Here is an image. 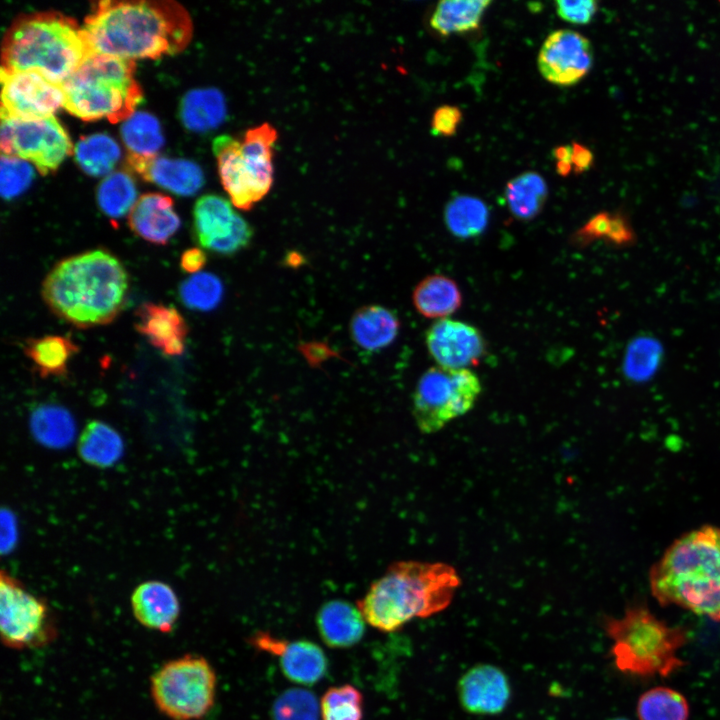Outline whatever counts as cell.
Wrapping results in <instances>:
<instances>
[{"label": "cell", "mask_w": 720, "mask_h": 720, "mask_svg": "<svg viewBox=\"0 0 720 720\" xmlns=\"http://www.w3.org/2000/svg\"><path fill=\"white\" fill-rule=\"evenodd\" d=\"M82 30L94 54L134 60L181 52L193 26L187 10L172 0H104L92 8Z\"/></svg>", "instance_id": "1"}, {"label": "cell", "mask_w": 720, "mask_h": 720, "mask_svg": "<svg viewBox=\"0 0 720 720\" xmlns=\"http://www.w3.org/2000/svg\"><path fill=\"white\" fill-rule=\"evenodd\" d=\"M128 288L121 261L94 249L59 261L42 283V297L57 317L88 328L112 322L125 306Z\"/></svg>", "instance_id": "2"}, {"label": "cell", "mask_w": 720, "mask_h": 720, "mask_svg": "<svg viewBox=\"0 0 720 720\" xmlns=\"http://www.w3.org/2000/svg\"><path fill=\"white\" fill-rule=\"evenodd\" d=\"M460 585L459 574L449 564L399 561L371 584L356 605L371 627L395 632L415 618L445 610Z\"/></svg>", "instance_id": "3"}, {"label": "cell", "mask_w": 720, "mask_h": 720, "mask_svg": "<svg viewBox=\"0 0 720 720\" xmlns=\"http://www.w3.org/2000/svg\"><path fill=\"white\" fill-rule=\"evenodd\" d=\"M653 596L720 621V528L706 525L676 539L649 572Z\"/></svg>", "instance_id": "4"}, {"label": "cell", "mask_w": 720, "mask_h": 720, "mask_svg": "<svg viewBox=\"0 0 720 720\" xmlns=\"http://www.w3.org/2000/svg\"><path fill=\"white\" fill-rule=\"evenodd\" d=\"M93 55L73 18L56 11L37 12L17 18L7 30L1 69H36L62 84Z\"/></svg>", "instance_id": "5"}, {"label": "cell", "mask_w": 720, "mask_h": 720, "mask_svg": "<svg viewBox=\"0 0 720 720\" xmlns=\"http://www.w3.org/2000/svg\"><path fill=\"white\" fill-rule=\"evenodd\" d=\"M135 61L94 54L63 83L65 108L84 121H125L143 98Z\"/></svg>", "instance_id": "6"}, {"label": "cell", "mask_w": 720, "mask_h": 720, "mask_svg": "<svg viewBox=\"0 0 720 720\" xmlns=\"http://www.w3.org/2000/svg\"><path fill=\"white\" fill-rule=\"evenodd\" d=\"M604 628L613 641L615 664L623 672L667 676L684 664L677 652L687 641L686 631L668 626L646 608L632 607L620 618L607 617Z\"/></svg>", "instance_id": "7"}, {"label": "cell", "mask_w": 720, "mask_h": 720, "mask_svg": "<svg viewBox=\"0 0 720 720\" xmlns=\"http://www.w3.org/2000/svg\"><path fill=\"white\" fill-rule=\"evenodd\" d=\"M150 683L156 707L171 720H200L215 702L216 673L200 655L187 654L165 663Z\"/></svg>", "instance_id": "8"}, {"label": "cell", "mask_w": 720, "mask_h": 720, "mask_svg": "<svg viewBox=\"0 0 720 720\" xmlns=\"http://www.w3.org/2000/svg\"><path fill=\"white\" fill-rule=\"evenodd\" d=\"M481 393L470 369L431 367L419 378L412 413L421 433L434 434L472 409Z\"/></svg>", "instance_id": "9"}, {"label": "cell", "mask_w": 720, "mask_h": 720, "mask_svg": "<svg viewBox=\"0 0 720 720\" xmlns=\"http://www.w3.org/2000/svg\"><path fill=\"white\" fill-rule=\"evenodd\" d=\"M56 633L55 620L46 601L2 571L0 634L3 644L17 650L43 647L55 639Z\"/></svg>", "instance_id": "10"}, {"label": "cell", "mask_w": 720, "mask_h": 720, "mask_svg": "<svg viewBox=\"0 0 720 720\" xmlns=\"http://www.w3.org/2000/svg\"><path fill=\"white\" fill-rule=\"evenodd\" d=\"M1 152L32 162L42 175L72 153L71 140L55 116L20 119L1 115Z\"/></svg>", "instance_id": "11"}, {"label": "cell", "mask_w": 720, "mask_h": 720, "mask_svg": "<svg viewBox=\"0 0 720 720\" xmlns=\"http://www.w3.org/2000/svg\"><path fill=\"white\" fill-rule=\"evenodd\" d=\"M1 115L38 119L53 116L63 107L62 84L36 69L12 71L1 69Z\"/></svg>", "instance_id": "12"}, {"label": "cell", "mask_w": 720, "mask_h": 720, "mask_svg": "<svg viewBox=\"0 0 720 720\" xmlns=\"http://www.w3.org/2000/svg\"><path fill=\"white\" fill-rule=\"evenodd\" d=\"M193 231L198 244L219 255H232L251 241L250 224L218 195H204L195 203Z\"/></svg>", "instance_id": "13"}, {"label": "cell", "mask_w": 720, "mask_h": 720, "mask_svg": "<svg viewBox=\"0 0 720 720\" xmlns=\"http://www.w3.org/2000/svg\"><path fill=\"white\" fill-rule=\"evenodd\" d=\"M255 650L277 658L283 675L301 686H313L328 672L324 650L306 639L288 640L267 631H256L248 638Z\"/></svg>", "instance_id": "14"}, {"label": "cell", "mask_w": 720, "mask_h": 720, "mask_svg": "<svg viewBox=\"0 0 720 720\" xmlns=\"http://www.w3.org/2000/svg\"><path fill=\"white\" fill-rule=\"evenodd\" d=\"M593 62L592 46L583 35L569 29L551 32L537 58L541 75L550 83L571 86L584 78Z\"/></svg>", "instance_id": "15"}, {"label": "cell", "mask_w": 720, "mask_h": 720, "mask_svg": "<svg viewBox=\"0 0 720 720\" xmlns=\"http://www.w3.org/2000/svg\"><path fill=\"white\" fill-rule=\"evenodd\" d=\"M425 341L438 366L449 369H468L478 364L486 351L485 340L476 327L449 318L435 321Z\"/></svg>", "instance_id": "16"}, {"label": "cell", "mask_w": 720, "mask_h": 720, "mask_svg": "<svg viewBox=\"0 0 720 720\" xmlns=\"http://www.w3.org/2000/svg\"><path fill=\"white\" fill-rule=\"evenodd\" d=\"M457 694L466 712L496 715L507 707L511 687L502 669L492 664H478L461 676L457 684Z\"/></svg>", "instance_id": "17"}, {"label": "cell", "mask_w": 720, "mask_h": 720, "mask_svg": "<svg viewBox=\"0 0 720 720\" xmlns=\"http://www.w3.org/2000/svg\"><path fill=\"white\" fill-rule=\"evenodd\" d=\"M212 148L222 186L232 204L241 210H250L262 198L244 160L241 141L220 135L214 139Z\"/></svg>", "instance_id": "18"}, {"label": "cell", "mask_w": 720, "mask_h": 720, "mask_svg": "<svg viewBox=\"0 0 720 720\" xmlns=\"http://www.w3.org/2000/svg\"><path fill=\"white\" fill-rule=\"evenodd\" d=\"M127 163L143 179L178 195H193L204 183L201 168L189 160L129 154Z\"/></svg>", "instance_id": "19"}, {"label": "cell", "mask_w": 720, "mask_h": 720, "mask_svg": "<svg viewBox=\"0 0 720 720\" xmlns=\"http://www.w3.org/2000/svg\"><path fill=\"white\" fill-rule=\"evenodd\" d=\"M135 316L136 330L163 354L178 356L184 352L188 326L176 308L146 302L136 309Z\"/></svg>", "instance_id": "20"}, {"label": "cell", "mask_w": 720, "mask_h": 720, "mask_svg": "<svg viewBox=\"0 0 720 720\" xmlns=\"http://www.w3.org/2000/svg\"><path fill=\"white\" fill-rule=\"evenodd\" d=\"M128 222L135 234L157 245H165L180 226L172 199L159 193L140 196L129 213Z\"/></svg>", "instance_id": "21"}, {"label": "cell", "mask_w": 720, "mask_h": 720, "mask_svg": "<svg viewBox=\"0 0 720 720\" xmlns=\"http://www.w3.org/2000/svg\"><path fill=\"white\" fill-rule=\"evenodd\" d=\"M131 607L136 620L143 626L170 632L180 613L179 600L166 583L156 580L138 585L131 596Z\"/></svg>", "instance_id": "22"}, {"label": "cell", "mask_w": 720, "mask_h": 720, "mask_svg": "<svg viewBox=\"0 0 720 720\" xmlns=\"http://www.w3.org/2000/svg\"><path fill=\"white\" fill-rule=\"evenodd\" d=\"M365 624L357 605L345 600L325 602L316 615L319 636L333 649H346L359 643L365 634Z\"/></svg>", "instance_id": "23"}, {"label": "cell", "mask_w": 720, "mask_h": 720, "mask_svg": "<svg viewBox=\"0 0 720 720\" xmlns=\"http://www.w3.org/2000/svg\"><path fill=\"white\" fill-rule=\"evenodd\" d=\"M399 329L396 313L380 305L360 307L354 312L349 325L353 342L366 351L387 347L395 340Z\"/></svg>", "instance_id": "24"}, {"label": "cell", "mask_w": 720, "mask_h": 720, "mask_svg": "<svg viewBox=\"0 0 720 720\" xmlns=\"http://www.w3.org/2000/svg\"><path fill=\"white\" fill-rule=\"evenodd\" d=\"M278 134L269 123L248 129L241 141L244 160L253 183L263 199L273 184V148Z\"/></svg>", "instance_id": "25"}, {"label": "cell", "mask_w": 720, "mask_h": 720, "mask_svg": "<svg viewBox=\"0 0 720 720\" xmlns=\"http://www.w3.org/2000/svg\"><path fill=\"white\" fill-rule=\"evenodd\" d=\"M412 300L422 316L443 319L460 308L462 294L453 279L434 274L425 277L416 285Z\"/></svg>", "instance_id": "26"}, {"label": "cell", "mask_w": 720, "mask_h": 720, "mask_svg": "<svg viewBox=\"0 0 720 720\" xmlns=\"http://www.w3.org/2000/svg\"><path fill=\"white\" fill-rule=\"evenodd\" d=\"M78 351V346L69 337L61 335L30 338L24 345L25 355L43 378L65 375L69 360Z\"/></svg>", "instance_id": "27"}, {"label": "cell", "mask_w": 720, "mask_h": 720, "mask_svg": "<svg viewBox=\"0 0 720 720\" xmlns=\"http://www.w3.org/2000/svg\"><path fill=\"white\" fill-rule=\"evenodd\" d=\"M225 101L217 89H194L185 94L179 108L183 125L203 132L217 127L225 118Z\"/></svg>", "instance_id": "28"}, {"label": "cell", "mask_w": 720, "mask_h": 720, "mask_svg": "<svg viewBox=\"0 0 720 720\" xmlns=\"http://www.w3.org/2000/svg\"><path fill=\"white\" fill-rule=\"evenodd\" d=\"M78 452L86 463L106 468L122 456L123 441L111 426L93 420L87 423L79 437Z\"/></svg>", "instance_id": "29"}, {"label": "cell", "mask_w": 720, "mask_h": 720, "mask_svg": "<svg viewBox=\"0 0 720 720\" xmlns=\"http://www.w3.org/2000/svg\"><path fill=\"white\" fill-rule=\"evenodd\" d=\"M487 0H447L437 4L430 19L431 27L443 36L477 29L487 7Z\"/></svg>", "instance_id": "30"}, {"label": "cell", "mask_w": 720, "mask_h": 720, "mask_svg": "<svg viewBox=\"0 0 720 720\" xmlns=\"http://www.w3.org/2000/svg\"><path fill=\"white\" fill-rule=\"evenodd\" d=\"M548 195L544 178L533 171L511 179L505 187L504 197L510 212L520 220H530L542 210Z\"/></svg>", "instance_id": "31"}, {"label": "cell", "mask_w": 720, "mask_h": 720, "mask_svg": "<svg viewBox=\"0 0 720 720\" xmlns=\"http://www.w3.org/2000/svg\"><path fill=\"white\" fill-rule=\"evenodd\" d=\"M489 210L485 202L469 195H456L444 209V222L449 232L459 239L475 238L487 228Z\"/></svg>", "instance_id": "32"}, {"label": "cell", "mask_w": 720, "mask_h": 720, "mask_svg": "<svg viewBox=\"0 0 720 720\" xmlns=\"http://www.w3.org/2000/svg\"><path fill=\"white\" fill-rule=\"evenodd\" d=\"M75 158L80 168L91 176L108 174L120 157L118 144L106 134L82 136L77 142Z\"/></svg>", "instance_id": "33"}, {"label": "cell", "mask_w": 720, "mask_h": 720, "mask_svg": "<svg viewBox=\"0 0 720 720\" xmlns=\"http://www.w3.org/2000/svg\"><path fill=\"white\" fill-rule=\"evenodd\" d=\"M35 437L50 446H63L73 437L75 426L70 413L57 405H40L31 414Z\"/></svg>", "instance_id": "34"}, {"label": "cell", "mask_w": 720, "mask_h": 720, "mask_svg": "<svg viewBox=\"0 0 720 720\" xmlns=\"http://www.w3.org/2000/svg\"><path fill=\"white\" fill-rule=\"evenodd\" d=\"M121 136L130 154L156 155L164 144L159 121L147 112H135L125 120Z\"/></svg>", "instance_id": "35"}, {"label": "cell", "mask_w": 720, "mask_h": 720, "mask_svg": "<svg viewBox=\"0 0 720 720\" xmlns=\"http://www.w3.org/2000/svg\"><path fill=\"white\" fill-rule=\"evenodd\" d=\"M96 196L102 212L115 219L130 213L137 201V190L131 176L118 171L101 181Z\"/></svg>", "instance_id": "36"}, {"label": "cell", "mask_w": 720, "mask_h": 720, "mask_svg": "<svg viewBox=\"0 0 720 720\" xmlns=\"http://www.w3.org/2000/svg\"><path fill=\"white\" fill-rule=\"evenodd\" d=\"M639 720H687L689 707L679 692L656 687L641 695L637 705Z\"/></svg>", "instance_id": "37"}, {"label": "cell", "mask_w": 720, "mask_h": 720, "mask_svg": "<svg viewBox=\"0 0 720 720\" xmlns=\"http://www.w3.org/2000/svg\"><path fill=\"white\" fill-rule=\"evenodd\" d=\"M321 720H363L364 698L351 684L333 686L320 699Z\"/></svg>", "instance_id": "38"}, {"label": "cell", "mask_w": 720, "mask_h": 720, "mask_svg": "<svg viewBox=\"0 0 720 720\" xmlns=\"http://www.w3.org/2000/svg\"><path fill=\"white\" fill-rule=\"evenodd\" d=\"M271 720H319L320 701L305 688L294 687L281 692L273 701Z\"/></svg>", "instance_id": "39"}, {"label": "cell", "mask_w": 720, "mask_h": 720, "mask_svg": "<svg viewBox=\"0 0 720 720\" xmlns=\"http://www.w3.org/2000/svg\"><path fill=\"white\" fill-rule=\"evenodd\" d=\"M223 285L212 273H197L181 283L179 297L183 304L196 311H209L222 299Z\"/></svg>", "instance_id": "40"}, {"label": "cell", "mask_w": 720, "mask_h": 720, "mask_svg": "<svg viewBox=\"0 0 720 720\" xmlns=\"http://www.w3.org/2000/svg\"><path fill=\"white\" fill-rule=\"evenodd\" d=\"M660 348L650 338H640L630 345L626 355L625 371L634 379H644L651 375L660 361Z\"/></svg>", "instance_id": "41"}, {"label": "cell", "mask_w": 720, "mask_h": 720, "mask_svg": "<svg viewBox=\"0 0 720 720\" xmlns=\"http://www.w3.org/2000/svg\"><path fill=\"white\" fill-rule=\"evenodd\" d=\"M33 178V169L25 160L1 154V195L11 199L25 191Z\"/></svg>", "instance_id": "42"}, {"label": "cell", "mask_w": 720, "mask_h": 720, "mask_svg": "<svg viewBox=\"0 0 720 720\" xmlns=\"http://www.w3.org/2000/svg\"><path fill=\"white\" fill-rule=\"evenodd\" d=\"M558 16L571 24H588L595 15L598 5L593 0H558L555 2Z\"/></svg>", "instance_id": "43"}, {"label": "cell", "mask_w": 720, "mask_h": 720, "mask_svg": "<svg viewBox=\"0 0 720 720\" xmlns=\"http://www.w3.org/2000/svg\"><path fill=\"white\" fill-rule=\"evenodd\" d=\"M462 120V111L454 105L439 106L433 113L431 132L434 135L453 136Z\"/></svg>", "instance_id": "44"}, {"label": "cell", "mask_w": 720, "mask_h": 720, "mask_svg": "<svg viewBox=\"0 0 720 720\" xmlns=\"http://www.w3.org/2000/svg\"><path fill=\"white\" fill-rule=\"evenodd\" d=\"M611 216L606 212H601L593 216L579 231L582 241L594 240L601 237H607Z\"/></svg>", "instance_id": "45"}, {"label": "cell", "mask_w": 720, "mask_h": 720, "mask_svg": "<svg viewBox=\"0 0 720 720\" xmlns=\"http://www.w3.org/2000/svg\"><path fill=\"white\" fill-rule=\"evenodd\" d=\"M606 238L616 245H627L633 241V232L623 215L615 214L611 216L610 228Z\"/></svg>", "instance_id": "46"}, {"label": "cell", "mask_w": 720, "mask_h": 720, "mask_svg": "<svg viewBox=\"0 0 720 720\" xmlns=\"http://www.w3.org/2000/svg\"><path fill=\"white\" fill-rule=\"evenodd\" d=\"M207 257L200 248H189L185 250L180 259V267L188 273L199 272L206 264Z\"/></svg>", "instance_id": "47"}, {"label": "cell", "mask_w": 720, "mask_h": 720, "mask_svg": "<svg viewBox=\"0 0 720 720\" xmlns=\"http://www.w3.org/2000/svg\"><path fill=\"white\" fill-rule=\"evenodd\" d=\"M571 146V162L574 172L580 174L587 171L593 164V153L578 142H573Z\"/></svg>", "instance_id": "48"}, {"label": "cell", "mask_w": 720, "mask_h": 720, "mask_svg": "<svg viewBox=\"0 0 720 720\" xmlns=\"http://www.w3.org/2000/svg\"><path fill=\"white\" fill-rule=\"evenodd\" d=\"M552 155L556 162H567L571 163L572 157V146L571 145H559L552 151Z\"/></svg>", "instance_id": "49"}, {"label": "cell", "mask_w": 720, "mask_h": 720, "mask_svg": "<svg viewBox=\"0 0 720 720\" xmlns=\"http://www.w3.org/2000/svg\"><path fill=\"white\" fill-rule=\"evenodd\" d=\"M573 170L572 164L567 162H556V172L565 177Z\"/></svg>", "instance_id": "50"}, {"label": "cell", "mask_w": 720, "mask_h": 720, "mask_svg": "<svg viewBox=\"0 0 720 720\" xmlns=\"http://www.w3.org/2000/svg\"><path fill=\"white\" fill-rule=\"evenodd\" d=\"M611 720H628V719H626V718H614V719H611Z\"/></svg>", "instance_id": "51"}]
</instances>
